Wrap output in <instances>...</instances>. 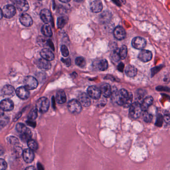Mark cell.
Masks as SVG:
<instances>
[{"label":"cell","instance_id":"1","mask_svg":"<svg viewBox=\"0 0 170 170\" xmlns=\"http://www.w3.org/2000/svg\"><path fill=\"white\" fill-rule=\"evenodd\" d=\"M116 100L119 105L123 106L125 108H128L132 104L133 95L131 93L128 92L126 90L122 89L117 93Z\"/></svg>","mask_w":170,"mask_h":170},{"label":"cell","instance_id":"2","mask_svg":"<svg viewBox=\"0 0 170 170\" xmlns=\"http://www.w3.org/2000/svg\"><path fill=\"white\" fill-rule=\"evenodd\" d=\"M142 111L141 103L138 102H135L130 106L129 115L132 118L137 119L141 116Z\"/></svg>","mask_w":170,"mask_h":170},{"label":"cell","instance_id":"3","mask_svg":"<svg viewBox=\"0 0 170 170\" xmlns=\"http://www.w3.org/2000/svg\"><path fill=\"white\" fill-rule=\"evenodd\" d=\"M36 107L39 112L44 113L47 112L49 107V101L46 97H41L37 101Z\"/></svg>","mask_w":170,"mask_h":170},{"label":"cell","instance_id":"4","mask_svg":"<svg viewBox=\"0 0 170 170\" xmlns=\"http://www.w3.org/2000/svg\"><path fill=\"white\" fill-rule=\"evenodd\" d=\"M68 108L73 114H79L82 111V105L80 102L76 99H72L69 102Z\"/></svg>","mask_w":170,"mask_h":170},{"label":"cell","instance_id":"5","mask_svg":"<svg viewBox=\"0 0 170 170\" xmlns=\"http://www.w3.org/2000/svg\"><path fill=\"white\" fill-rule=\"evenodd\" d=\"M24 86L29 90L34 89L38 86V81L35 78L32 76H26L24 78Z\"/></svg>","mask_w":170,"mask_h":170},{"label":"cell","instance_id":"6","mask_svg":"<svg viewBox=\"0 0 170 170\" xmlns=\"http://www.w3.org/2000/svg\"><path fill=\"white\" fill-rule=\"evenodd\" d=\"M146 40L142 37H135L132 41V47L139 50H143L146 47Z\"/></svg>","mask_w":170,"mask_h":170},{"label":"cell","instance_id":"7","mask_svg":"<svg viewBox=\"0 0 170 170\" xmlns=\"http://www.w3.org/2000/svg\"><path fill=\"white\" fill-rule=\"evenodd\" d=\"M2 11L3 16L6 18H12L16 13L15 7L12 5H6L4 7Z\"/></svg>","mask_w":170,"mask_h":170},{"label":"cell","instance_id":"8","mask_svg":"<svg viewBox=\"0 0 170 170\" xmlns=\"http://www.w3.org/2000/svg\"><path fill=\"white\" fill-rule=\"evenodd\" d=\"M87 93L89 96L94 99H98L100 98L101 95L100 89L95 86L89 87L87 89Z\"/></svg>","mask_w":170,"mask_h":170},{"label":"cell","instance_id":"9","mask_svg":"<svg viewBox=\"0 0 170 170\" xmlns=\"http://www.w3.org/2000/svg\"><path fill=\"white\" fill-rule=\"evenodd\" d=\"M0 108L4 111H11L14 108V102L10 99H5L0 102Z\"/></svg>","mask_w":170,"mask_h":170},{"label":"cell","instance_id":"10","mask_svg":"<svg viewBox=\"0 0 170 170\" xmlns=\"http://www.w3.org/2000/svg\"><path fill=\"white\" fill-rule=\"evenodd\" d=\"M20 21L23 26L29 27L33 24V20L32 17L26 13H23L20 16Z\"/></svg>","mask_w":170,"mask_h":170},{"label":"cell","instance_id":"11","mask_svg":"<svg viewBox=\"0 0 170 170\" xmlns=\"http://www.w3.org/2000/svg\"><path fill=\"white\" fill-rule=\"evenodd\" d=\"M91 97L86 93H81L78 95V100L81 104L84 106L88 107L91 104Z\"/></svg>","mask_w":170,"mask_h":170},{"label":"cell","instance_id":"12","mask_svg":"<svg viewBox=\"0 0 170 170\" xmlns=\"http://www.w3.org/2000/svg\"><path fill=\"white\" fill-rule=\"evenodd\" d=\"M40 16L41 20L45 24H49L52 23L53 18L52 17L51 14L48 10L44 9L41 10Z\"/></svg>","mask_w":170,"mask_h":170},{"label":"cell","instance_id":"13","mask_svg":"<svg viewBox=\"0 0 170 170\" xmlns=\"http://www.w3.org/2000/svg\"><path fill=\"white\" fill-rule=\"evenodd\" d=\"M152 52L148 50H141L139 54L138 55V58L141 61L144 62H148L150 61L152 58Z\"/></svg>","mask_w":170,"mask_h":170},{"label":"cell","instance_id":"14","mask_svg":"<svg viewBox=\"0 0 170 170\" xmlns=\"http://www.w3.org/2000/svg\"><path fill=\"white\" fill-rule=\"evenodd\" d=\"M15 93L17 96L22 99H26L29 96V90L25 86H21L15 90Z\"/></svg>","mask_w":170,"mask_h":170},{"label":"cell","instance_id":"15","mask_svg":"<svg viewBox=\"0 0 170 170\" xmlns=\"http://www.w3.org/2000/svg\"><path fill=\"white\" fill-rule=\"evenodd\" d=\"M114 35L115 38L117 40H121L125 39L126 37V32L123 27L121 26H118L116 27L114 31Z\"/></svg>","mask_w":170,"mask_h":170},{"label":"cell","instance_id":"16","mask_svg":"<svg viewBox=\"0 0 170 170\" xmlns=\"http://www.w3.org/2000/svg\"><path fill=\"white\" fill-rule=\"evenodd\" d=\"M23 158L24 161L27 163H31L34 161V151L30 149L24 150L23 152Z\"/></svg>","mask_w":170,"mask_h":170},{"label":"cell","instance_id":"17","mask_svg":"<svg viewBox=\"0 0 170 170\" xmlns=\"http://www.w3.org/2000/svg\"><path fill=\"white\" fill-rule=\"evenodd\" d=\"M103 8V5L100 0H95L92 2L90 5V9L94 13H98L102 11Z\"/></svg>","mask_w":170,"mask_h":170},{"label":"cell","instance_id":"18","mask_svg":"<svg viewBox=\"0 0 170 170\" xmlns=\"http://www.w3.org/2000/svg\"><path fill=\"white\" fill-rule=\"evenodd\" d=\"M2 92L4 96L9 98L14 95L15 93V90L12 85H6L2 89Z\"/></svg>","mask_w":170,"mask_h":170},{"label":"cell","instance_id":"19","mask_svg":"<svg viewBox=\"0 0 170 170\" xmlns=\"http://www.w3.org/2000/svg\"><path fill=\"white\" fill-rule=\"evenodd\" d=\"M40 55L44 59L48 61L54 59V55L51 50L48 49H43L40 52Z\"/></svg>","mask_w":170,"mask_h":170},{"label":"cell","instance_id":"20","mask_svg":"<svg viewBox=\"0 0 170 170\" xmlns=\"http://www.w3.org/2000/svg\"><path fill=\"white\" fill-rule=\"evenodd\" d=\"M100 90L101 94H103V96L106 98L109 97L112 95V89L109 84H103L100 87Z\"/></svg>","mask_w":170,"mask_h":170},{"label":"cell","instance_id":"21","mask_svg":"<svg viewBox=\"0 0 170 170\" xmlns=\"http://www.w3.org/2000/svg\"><path fill=\"white\" fill-rule=\"evenodd\" d=\"M37 65L40 69L43 70H48L51 67V64L49 62V61H47L43 58L38 59L37 62Z\"/></svg>","mask_w":170,"mask_h":170},{"label":"cell","instance_id":"22","mask_svg":"<svg viewBox=\"0 0 170 170\" xmlns=\"http://www.w3.org/2000/svg\"><path fill=\"white\" fill-rule=\"evenodd\" d=\"M95 67L98 70L100 71H105L108 69V64L106 59H102L100 61H97L94 64Z\"/></svg>","mask_w":170,"mask_h":170},{"label":"cell","instance_id":"23","mask_svg":"<svg viewBox=\"0 0 170 170\" xmlns=\"http://www.w3.org/2000/svg\"><path fill=\"white\" fill-rule=\"evenodd\" d=\"M153 102V98L152 96H149L143 99L141 103V108L143 111L147 110L149 107L152 105Z\"/></svg>","mask_w":170,"mask_h":170},{"label":"cell","instance_id":"24","mask_svg":"<svg viewBox=\"0 0 170 170\" xmlns=\"http://www.w3.org/2000/svg\"><path fill=\"white\" fill-rule=\"evenodd\" d=\"M17 9L21 12H26L29 9V6L26 0H19L16 3Z\"/></svg>","mask_w":170,"mask_h":170},{"label":"cell","instance_id":"25","mask_svg":"<svg viewBox=\"0 0 170 170\" xmlns=\"http://www.w3.org/2000/svg\"><path fill=\"white\" fill-rule=\"evenodd\" d=\"M56 101L59 104H63L66 101V95L63 90L57 91L56 96Z\"/></svg>","mask_w":170,"mask_h":170},{"label":"cell","instance_id":"26","mask_svg":"<svg viewBox=\"0 0 170 170\" xmlns=\"http://www.w3.org/2000/svg\"><path fill=\"white\" fill-rule=\"evenodd\" d=\"M125 72L126 75L129 77L132 78L136 76L137 72V70L135 67L132 65H128L125 69Z\"/></svg>","mask_w":170,"mask_h":170},{"label":"cell","instance_id":"27","mask_svg":"<svg viewBox=\"0 0 170 170\" xmlns=\"http://www.w3.org/2000/svg\"><path fill=\"white\" fill-rule=\"evenodd\" d=\"M41 32L46 37H51L52 35V30L50 25L48 24H45L42 26Z\"/></svg>","mask_w":170,"mask_h":170},{"label":"cell","instance_id":"28","mask_svg":"<svg viewBox=\"0 0 170 170\" xmlns=\"http://www.w3.org/2000/svg\"><path fill=\"white\" fill-rule=\"evenodd\" d=\"M32 136V133L30 130V129L27 128L24 132L21 133V140L23 141L27 142L31 139Z\"/></svg>","mask_w":170,"mask_h":170},{"label":"cell","instance_id":"29","mask_svg":"<svg viewBox=\"0 0 170 170\" xmlns=\"http://www.w3.org/2000/svg\"><path fill=\"white\" fill-rule=\"evenodd\" d=\"M68 18L67 17L62 16L60 17L57 19V27L58 28L61 29L64 27L65 25L66 24V23L68 21Z\"/></svg>","mask_w":170,"mask_h":170},{"label":"cell","instance_id":"30","mask_svg":"<svg viewBox=\"0 0 170 170\" xmlns=\"http://www.w3.org/2000/svg\"><path fill=\"white\" fill-rule=\"evenodd\" d=\"M119 55L120 59H124L128 55V47L126 46H122L119 50Z\"/></svg>","mask_w":170,"mask_h":170},{"label":"cell","instance_id":"31","mask_svg":"<svg viewBox=\"0 0 170 170\" xmlns=\"http://www.w3.org/2000/svg\"><path fill=\"white\" fill-rule=\"evenodd\" d=\"M37 107H35L34 108H33L29 113V114L28 115V119L29 120H32L34 121L35 120L37 117Z\"/></svg>","mask_w":170,"mask_h":170},{"label":"cell","instance_id":"32","mask_svg":"<svg viewBox=\"0 0 170 170\" xmlns=\"http://www.w3.org/2000/svg\"><path fill=\"white\" fill-rule=\"evenodd\" d=\"M27 145L29 149L32 151H36L38 149V144L35 140L30 139L27 141Z\"/></svg>","mask_w":170,"mask_h":170},{"label":"cell","instance_id":"33","mask_svg":"<svg viewBox=\"0 0 170 170\" xmlns=\"http://www.w3.org/2000/svg\"><path fill=\"white\" fill-rule=\"evenodd\" d=\"M75 64L76 65L80 67H84L86 65V60L83 57H78L75 59Z\"/></svg>","mask_w":170,"mask_h":170},{"label":"cell","instance_id":"34","mask_svg":"<svg viewBox=\"0 0 170 170\" xmlns=\"http://www.w3.org/2000/svg\"><path fill=\"white\" fill-rule=\"evenodd\" d=\"M143 120L144 121L146 122L147 123L150 122L153 119V116L152 114H150V113L148 112L147 110L146 111H144V113L143 114Z\"/></svg>","mask_w":170,"mask_h":170},{"label":"cell","instance_id":"35","mask_svg":"<svg viewBox=\"0 0 170 170\" xmlns=\"http://www.w3.org/2000/svg\"><path fill=\"white\" fill-rule=\"evenodd\" d=\"M111 58L113 61H114L115 62H117L120 60V58L119 55V50H116L112 52L111 54Z\"/></svg>","mask_w":170,"mask_h":170},{"label":"cell","instance_id":"36","mask_svg":"<svg viewBox=\"0 0 170 170\" xmlns=\"http://www.w3.org/2000/svg\"><path fill=\"white\" fill-rule=\"evenodd\" d=\"M27 129V128L23 123H18L16 126L17 130L21 133L24 132Z\"/></svg>","mask_w":170,"mask_h":170},{"label":"cell","instance_id":"37","mask_svg":"<svg viewBox=\"0 0 170 170\" xmlns=\"http://www.w3.org/2000/svg\"><path fill=\"white\" fill-rule=\"evenodd\" d=\"M61 52L63 56L64 57H67L68 56L69 54L68 49L65 45H62L61 46Z\"/></svg>","mask_w":170,"mask_h":170},{"label":"cell","instance_id":"38","mask_svg":"<svg viewBox=\"0 0 170 170\" xmlns=\"http://www.w3.org/2000/svg\"><path fill=\"white\" fill-rule=\"evenodd\" d=\"M7 140L11 144L15 145L19 143L18 139L14 136H10L7 138Z\"/></svg>","mask_w":170,"mask_h":170},{"label":"cell","instance_id":"39","mask_svg":"<svg viewBox=\"0 0 170 170\" xmlns=\"http://www.w3.org/2000/svg\"><path fill=\"white\" fill-rule=\"evenodd\" d=\"M8 118L3 115L0 116V125L2 126H5L8 123Z\"/></svg>","mask_w":170,"mask_h":170},{"label":"cell","instance_id":"40","mask_svg":"<svg viewBox=\"0 0 170 170\" xmlns=\"http://www.w3.org/2000/svg\"><path fill=\"white\" fill-rule=\"evenodd\" d=\"M7 167L8 165L5 160L0 159V170H6Z\"/></svg>","mask_w":170,"mask_h":170},{"label":"cell","instance_id":"41","mask_svg":"<svg viewBox=\"0 0 170 170\" xmlns=\"http://www.w3.org/2000/svg\"><path fill=\"white\" fill-rule=\"evenodd\" d=\"M61 61H62L64 64H65V65H67V67H69L71 65V59L69 58H66V59H64V58H62Z\"/></svg>","mask_w":170,"mask_h":170},{"label":"cell","instance_id":"42","mask_svg":"<svg viewBox=\"0 0 170 170\" xmlns=\"http://www.w3.org/2000/svg\"><path fill=\"white\" fill-rule=\"evenodd\" d=\"M125 0H112V1L114 2V3H116L117 5L120 6L122 5V4L125 3Z\"/></svg>","mask_w":170,"mask_h":170},{"label":"cell","instance_id":"43","mask_svg":"<svg viewBox=\"0 0 170 170\" xmlns=\"http://www.w3.org/2000/svg\"><path fill=\"white\" fill-rule=\"evenodd\" d=\"M125 69V64L122 63V62H120V64H119L117 67V69L119 71V72H123V70Z\"/></svg>","mask_w":170,"mask_h":170},{"label":"cell","instance_id":"44","mask_svg":"<svg viewBox=\"0 0 170 170\" xmlns=\"http://www.w3.org/2000/svg\"><path fill=\"white\" fill-rule=\"evenodd\" d=\"M26 123L27 124L29 125V126H31V127H35V126H36V123L34 122V121H32V120H29L27 121L26 122Z\"/></svg>","mask_w":170,"mask_h":170},{"label":"cell","instance_id":"45","mask_svg":"<svg viewBox=\"0 0 170 170\" xmlns=\"http://www.w3.org/2000/svg\"><path fill=\"white\" fill-rule=\"evenodd\" d=\"M47 44H48V46H49V47H50L52 50H54V45H53V43H52V41H51V40H47Z\"/></svg>","mask_w":170,"mask_h":170},{"label":"cell","instance_id":"46","mask_svg":"<svg viewBox=\"0 0 170 170\" xmlns=\"http://www.w3.org/2000/svg\"><path fill=\"white\" fill-rule=\"evenodd\" d=\"M164 120L166 123H170V116L169 115H165L164 116Z\"/></svg>","mask_w":170,"mask_h":170},{"label":"cell","instance_id":"47","mask_svg":"<svg viewBox=\"0 0 170 170\" xmlns=\"http://www.w3.org/2000/svg\"><path fill=\"white\" fill-rule=\"evenodd\" d=\"M4 153V149L2 146H0V156L3 155Z\"/></svg>","mask_w":170,"mask_h":170},{"label":"cell","instance_id":"48","mask_svg":"<svg viewBox=\"0 0 170 170\" xmlns=\"http://www.w3.org/2000/svg\"><path fill=\"white\" fill-rule=\"evenodd\" d=\"M3 17V11L0 8V20L2 19V18Z\"/></svg>","mask_w":170,"mask_h":170},{"label":"cell","instance_id":"49","mask_svg":"<svg viewBox=\"0 0 170 170\" xmlns=\"http://www.w3.org/2000/svg\"><path fill=\"white\" fill-rule=\"evenodd\" d=\"M37 167H38V169L39 170H41V169H44V168H43L42 166L41 165V164L38 163V165H37Z\"/></svg>","mask_w":170,"mask_h":170},{"label":"cell","instance_id":"50","mask_svg":"<svg viewBox=\"0 0 170 170\" xmlns=\"http://www.w3.org/2000/svg\"><path fill=\"white\" fill-rule=\"evenodd\" d=\"M59 1L60 2L64 3H66L70 1V0H59Z\"/></svg>","mask_w":170,"mask_h":170},{"label":"cell","instance_id":"51","mask_svg":"<svg viewBox=\"0 0 170 170\" xmlns=\"http://www.w3.org/2000/svg\"><path fill=\"white\" fill-rule=\"evenodd\" d=\"M26 170H34L35 169L34 167H33V166H31V167H28L26 169Z\"/></svg>","mask_w":170,"mask_h":170},{"label":"cell","instance_id":"52","mask_svg":"<svg viewBox=\"0 0 170 170\" xmlns=\"http://www.w3.org/2000/svg\"><path fill=\"white\" fill-rule=\"evenodd\" d=\"M74 1H76V2H82V1H83V0H74Z\"/></svg>","mask_w":170,"mask_h":170},{"label":"cell","instance_id":"53","mask_svg":"<svg viewBox=\"0 0 170 170\" xmlns=\"http://www.w3.org/2000/svg\"><path fill=\"white\" fill-rule=\"evenodd\" d=\"M39 1H44V0H39Z\"/></svg>","mask_w":170,"mask_h":170}]
</instances>
